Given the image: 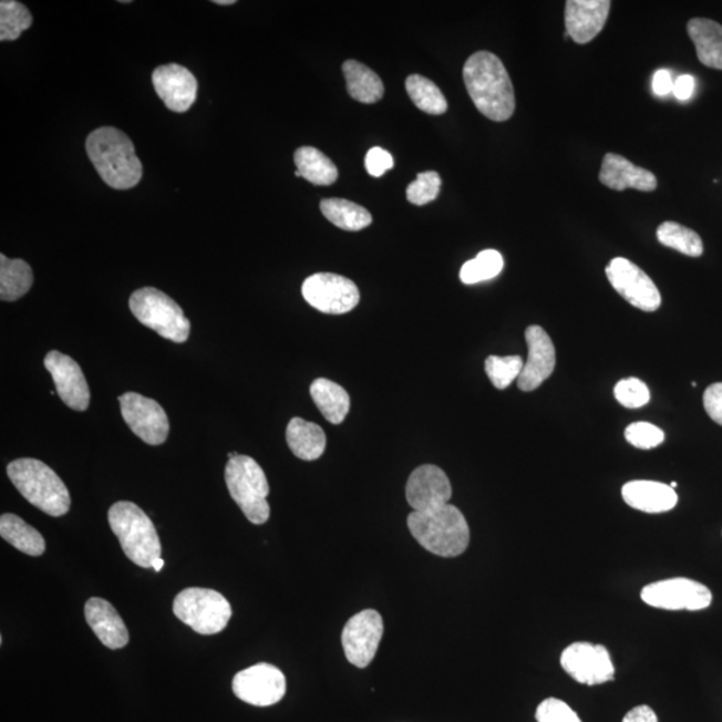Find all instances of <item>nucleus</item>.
I'll return each instance as SVG.
<instances>
[{"label": "nucleus", "instance_id": "5", "mask_svg": "<svg viewBox=\"0 0 722 722\" xmlns=\"http://www.w3.org/2000/svg\"><path fill=\"white\" fill-rule=\"evenodd\" d=\"M109 525L122 550L133 564L149 569L161 558L156 527L144 510L132 502H117L109 510Z\"/></svg>", "mask_w": 722, "mask_h": 722}, {"label": "nucleus", "instance_id": "25", "mask_svg": "<svg viewBox=\"0 0 722 722\" xmlns=\"http://www.w3.org/2000/svg\"><path fill=\"white\" fill-rule=\"evenodd\" d=\"M287 443L301 461H316L324 454L327 436L320 425L293 417L287 427Z\"/></svg>", "mask_w": 722, "mask_h": 722}, {"label": "nucleus", "instance_id": "42", "mask_svg": "<svg viewBox=\"0 0 722 722\" xmlns=\"http://www.w3.org/2000/svg\"><path fill=\"white\" fill-rule=\"evenodd\" d=\"M704 409L713 422L722 425V383L708 386L704 392Z\"/></svg>", "mask_w": 722, "mask_h": 722}, {"label": "nucleus", "instance_id": "46", "mask_svg": "<svg viewBox=\"0 0 722 722\" xmlns=\"http://www.w3.org/2000/svg\"><path fill=\"white\" fill-rule=\"evenodd\" d=\"M164 565H165V560L163 558H159L156 560V563L153 564V569L158 573L163 570Z\"/></svg>", "mask_w": 722, "mask_h": 722}, {"label": "nucleus", "instance_id": "17", "mask_svg": "<svg viewBox=\"0 0 722 722\" xmlns=\"http://www.w3.org/2000/svg\"><path fill=\"white\" fill-rule=\"evenodd\" d=\"M528 357L517 380L520 391L530 392L553 375L557 364L556 347L538 326L528 327L525 332Z\"/></svg>", "mask_w": 722, "mask_h": 722}, {"label": "nucleus", "instance_id": "2", "mask_svg": "<svg viewBox=\"0 0 722 722\" xmlns=\"http://www.w3.org/2000/svg\"><path fill=\"white\" fill-rule=\"evenodd\" d=\"M86 151L101 178L113 189L127 190L140 184L142 164L124 132L105 126L89 134Z\"/></svg>", "mask_w": 722, "mask_h": 722}, {"label": "nucleus", "instance_id": "47", "mask_svg": "<svg viewBox=\"0 0 722 722\" xmlns=\"http://www.w3.org/2000/svg\"><path fill=\"white\" fill-rule=\"evenodd\" d=\"M213 3L220 4V6H231L235 4L236 2L235 0H215V2Z\"/></svg>", "mask_w": 722, "mask_h": 722}, {"label": "nucleus", "instance_id": "23", "mask_svg": "<svg viewBox=\"0 0 722 722\" xmlns=\"http://www.w3.org/2000/svg\"><path fill=\"white\" fill-rule=\"evenodd\" d=\"M622 498L630 507L649 514L672 510L679 502L674 488L653 481H633L622 487Z\"/></svg>", "mask_w": 722, "mask_h": 722}, {"label": "nucleus", "instance_id": "6", "mask_svg": "<svg viewBox=\"0 0 722 722\" xmlns=\"http://www.w3.org/2000/svg\"><path fill=\"white\" fill-rule=\"evenodd\" d=\"M225 482L245 517L254 525L267 524L270 515L267 502L269 485L260 464L250 456L238 454L225 467Z\"/></svg>", "mask_w": 722, "mask_h": 722}, {"label": "nucleus", "instance_id": "41", "mask_svg": "<svg viewBox=\"0 0 722 722\" xmlns=\"http://www.w3.org/2000/svg\"><path fill=\"white\" fill-rule=\"evenodd\" d=\"M393 167L391 154L382 147H372L365 156V169L372 177H382Z\"/></svg>", "mask_w": 722, "mask_h": 722}, {"label": "nucleus", "instance_id": "20", "mask_svg": "<svg viewBox=\"0 0 722 722\" xmlns=\"http://www.w3.org/2000/svg\"><path fill=\"white\" fill-rule=\"evenodd\" d=\"M610 6L609 0H567L566 34L578 44L591 42L608 21Z\"/></svg>", "mask_w": 722, "mask_h": 722}, {"label": "nucleus", "instance_id": "28", "mask_svg": "<svg viewBox=\"0 0 722 722\" xmlns=\"http://www.w3.org/2000/svg\"><path fill=\"white\" fill-rule=\"evenodd\" d=\"M295 164L298 167L296 177H302L318 186H330L337 183L339 171L331 158L312 146H302L295 153Z\"/></svg>", "mask_w": 722, "mask_h": 722}, {"label": "nucleus", "instance_id": "21", "mask_svg": "<svg viewBox=\"0 0 722 722\" xmlns=\"http://www.w3.org/2000/svg\"><path fill=\"white\" fill-rule=\"evenodd\" d=\"M599 180L609 189L618 192L625 189L653 192L657 188V178L652 172L636 166L615 153L606 154L599 172Z\"/></svg>", "mask_w": 722, "mask_h": 722}, {"label": "nucleus", "instance_id": "15", "mask_svg": "<svg viewBox=\"0 0 722 722\" xmlns=\"http://www.w3.org/2000/svg\"><path fill=\"white\" fill-rule=\"evenodd\" d=\"M560 666L574 680L585 685H598L615 680L609 650L602 644L589 642L571 643L560 657Z\"/></svg>", "mask_w": 722, "mask_h": 722}, {"label": "nucleus", "instance_id": "34", "mask_svg": "<svg viewBox=\"0 0 722 722\" xmlns=\"http://www.w3.org/2000/svg\"><path fill=\"white\" fill-rule=\"evenodd\" d=\"M505 261L498 250L486 249L481 251L474 260H470L461 269V280L466 286L494 279L498 276Z\"/></svg>", "mask_w": 722, "mask_h": 722}, {"label": "nucleus", "instance_id": "31", "mask_svg": "<svg viewBox=\"0 0 722 722\" xmlns=\"http://www.w3.org/2000/svg\"><path fill=\"white\" fill-rule=\"evenodd\" d=\"M34 282V274L28 262L11 260L0 255V299L17 301L28 293Z\"/></svg>", "mask_w": 722, "mask_h": 722}, {"label": "nucleus", "instance_id": "4", "mask_svg": "<svg viewBox=\"0 0 722 722\" xmlns=\"http://www.w3.org/2000/svg\"><path fill=\"white\" fill-rule=\"evenodd\" d=\"M8 475L23 498L50 517H62L69 513V489L48 464L22 457L9 464Z\"/></svg>", "mask_w": 722, "mask_h": 722}, {"label": "nucleus", "instance_id": "10", "mask_svg": "<svg viewBox=\"0 0 722 722\" xmlns=\"http://www.w3.org/2000/svg\"><path fill=\"white\" fill-rule=\"evenodd\" d=\"M122 417L137 435L151 446H159L169 435V419L161 405L153 399L137 392H126L118 398Z\"/></svg>", "mask_w": 722, "mask_h": 722}, {"label": "nucleus", "instance_id": "27", "mask_svg": "<svg viewBox=\"0 0 722 722\" xmlns=\"http://www.w3.org/2000/svg\"><path fill=\"white\" fill-rule=\"evenodd\" d=\"M348 94L361 103H377L383 99L384 85L382 79L365 64L348 60L343 64Z\"/></svg>", "mask_w": 722, "mask_h": 722}, {"label": "nucleus", "instance_id": "30", "mask_svg": "<svg viewBox=\"0 0 722 722\" xmlns=\"http://www.w3.org/2000/svg\"><path fill=\"white\" fill-rule=\"evenodd\" d=\"M320 209L328 221L343 230L359 231L372 224L369 210L344 198H324Z\"/></svg>", "mask_w": 722, "mask_h": 722}, {"label": "nucleus", "instance_id": "35", "mask_svg": "<svg viewBox=\"0 0 722 722\" xmlns=\"http://www.w3.org/2000/svg\"><path fill=\"white\" fill-rule=\"evenodd\" d=\"M31 24L32 16L24 4L16 0L0 2V41H17Z\"/></svg>", "mask_w": 722, "mask_h": 722}, {"label": "nucleus", "instance_id": "1", "mask_svg": "<svg viewBox=\"0 0 722 722\" xmlns=\"http://www.w3.org/2000/svg\"><path fill=\"white\" fill-rule=\"evenodd\" d=\"M463 80L474 105L488 120L505 122L515 112L514 86L505 64L489 51H478L463 68Z\"/></svg>", "mask_w": 722, "mask_h": 722}, {"label": "nucleus", "instance_id": "39", "mask_svg": "<svg viewBox=\"0 0 722 722\" xmlns=\"http://www.w3.org/2000/svg\"><path fill=\"white\" fill-rule=\"evenodd\" d=\"M625 437L636 448L652 450L659 447L666 441V434L657 425L647 422H638L628 425L625 430Z\"/></svg>", "mask_w": 722, "mask_h": 722}, {"label": "nucleus", "instance_id": "24", "mask_svg": "<svg viewBox=\"0 0 722 722\" xmlns=\"http://www.w3.org/2000/svg\"><path fill=\"white\" fill-rule=\"evenodd\" d=\"M687 30L699 61L706 68L722 70V25L712 19L694 18Z\"/></svg>", "mask_w": 722, "mask_h": 722}, {"label": "nucleus", "instance_id": "13", "mask_svg": "<svg viewBox=\"0 0 722 722\" xmlns=\"http://www.w3.org/2000/svg\"><path fill=\"white\" fill-rule=\"evenodd\" d=\"M231 688L236 698L247 704L270 706L286 695L287 680L279 668L262 662L238 672Z\"/></svg>", "mask_w": 722, "mask_h": 722}, {"label": "nucleus", "instance_id": "38", "mask_svg": "<svg viewBox=\"0 0 722 722\" xmlns=\"http://www.w3.org/2000/svg\"><path fill=\"white\" fill-rule=\"evenodd\" d=\"M617 402L627 409H641L650 401V391L642 380L637 378L622 379L615 386Z\"/></svg>", "mask_w": 722, "mask_h": 722}, {"label": "nucleus", "instance_id": "40", "mask_svg": "<svg viewBox=\"0 0 722 722\" xmlns=\"http://www.w3.org/2000/svg\"><path fill=\"white\" fill-rule=\"evenodd\" d=\"M535 718L538 722H582L566 702L558 699L542 701Z\"/></svg>", "mask_w": 722, "mask_h": 722}, {"label": "nucleus", "instance_id": "19", "mask_svg": "<svg viewBox=\"0 0 722 722\" xmlns=\"http://www.w3.org/2000/svg\"><path fill=\"white\" fill-rule=\"evenodd\" d=\"M153 86L165 106L174 113L188 112L197 100L198 82L190 71L171 63L153 71Z\"/></svg>", "mask_w": 722, "mask_h": 722}, {"label": "nucleus", "instance_id": "36", "mask_svg": "<svg viewBox=\"0 0 722 722\" xmlns=\"http://www.w3.org/2000/svg\"><path fill=\"white\" fill-rule=\"evenodd\" d=\"M524 359L514 354V357H488L486 359L485 369L489 382L493 383L495 389L506 390L515 380L520 377L524 370Z\"/></svg>", "mask_w": 722, "mask_h": 722}, {"label": "nucleus", "instance_id": "11", "mask_svg": "<svg viewBox=\"0 0 722 722\" xmlns=\"http://www.w3.org/2000/svg\"><path fill=\"white\" fill-rule=\"evenodd\" d=\"M606 276L625 300L643 312H654L661 307V293L650 277L640 267L623 257L612 259L606 268Z\"/></svg>", "mask_w": 722, "mask_h": 722}, {"label": "nucleus", "instance_id": "26", "mask_svg": "<svg viewBox=\"0 0 722 722\" xmlns=\"http://www.w3.org/2000/svg\"><path fill=\"white\" fill-rule=\"evenodd\" d=\"M311 396L328 422L332 424H341L350 412L351 399L343 386L331 380L320 378L316 379L311 384Z\"/></svg>", "mask_w": 722, "mask_h": 722}, {"label": "nucleus", "instance_id": "18", "mask_svg": "<svg viewBox=\"0 0 722 722\" xmlns=\"http://www.w3.org/2000/svg\"><path fill=\"white\" fill-rule=\"evenodd\" d=\"M453 496V487L442 468L424 464L414 470L405 486V498L414 512L447 505Z\"/></svg>", "mask_w": 722, "mask_h": 722}, {"label": "nucleus", "instance_id": "12", "mask_svg": "<svg viewBox=\"0 0 722 722\" xmlns=\"http://www.w3.org/2000/svg\"><path fill=\"white\" fill-rule=\"evenodd\" d=\"M644 604L663 610L698 611L712 604V591L693 579L673 578L644 586L641 591Z\"/></svg>", "mask_w": 722, "mask_h": 722}, {"label": "nucleus", "instance_id": "29", "mask_svg": "<svg viewBox=\"0 0 722 722\" xmlns=\"http://www.w3.org/2000/svg\"><path fill=\"white\" fill-rule=\"evenodd\" d=\"M0 535L17 550L31 557H40L47 550L42 534L16 514H3L0 517Z\"/></svg>", "mask_w": 722, "mask_h": 722}, {"label": "nucleus", "instance_id": "45", "mask_svg": "<svg viewBox=\"0 0 722 722\" xmlns=\"http://www.w3.org/2000/svg\"><path fill=\"white\" fill-rule=\"evenodd\" d=\"M622 722H659L652 708L640 705L631 709Z\"/></svg>", "mask_w": 722, "mask_h": 722}, {"label": "nucleus", "instance_id": "16", "mask_svg": "<svg viewBox=\"0 0 722 722\" xmlns=\"http://www.w3.org/2000/svg\"><path fill=\"white\" fill-rule=\"evenodd\" d=\"M44 367L53 378L62 402L71 410L86 411L90 404V389L80 364L68 354L51 351L44 359Z\"/></svg>", "mask_w": 722, "mask_h": 722}, {"label": "nucleus", "instance_id": "7", "mask_svg": "<svg viewBox=\"0 0 722 722\" xmlns=\"http://www.w3.org/2000/svg\"><path fill=\"white\" fill-rule=\"evenodd\" d=\"M128 307L141 324L156 331L159 337L185 343L190 334V321L183 308L159 289L146 287L135 291L128 300Z\"/></svg>", "mask_w": 722, "mask_h": 722}, {"label": "nucleus", "instance_id": "14", "mask_svg": "<svg viewBox=\"0 0 722 722\" xmlns=\"http://www.w3.org/2000/svg\"><path fill=\"white\" fill-rule=\"evenodd\" d=\"M384 633L383 618L377 610H363L350 618L341 635L347 660L358 668L370 666Z\"/></svg>", "mask_w": 722, "mask_h": 722}, {"label": "nucleus", "instance_id": "37", "mask_svg": "<svg viewBox=\"0 0 722 722\" xmlns=\"http://www.w3.org/2000/svg\"><path fill=\"white\" fill-rule=\"evenodd\" d=\"M441 186L442 179L436 172L419 173L414 183H411L405 190V196L411 204L427 205L440 196Z\"/></svg>", "mask_w": 722, "mask_h": 722}, {"label": "nucleus", "instance_id": "22", "mask_svg": "<svg viewBox=\"0 0 722 722\" xmlns=\"http://www.w3.org/2000/svg\"><path fill=\"white\" fill-rule=\"evenodd\" d=\"M85 617L89 627L106 648L117 650L126 647L128 643L126 625L106 599L90 598L85 605Z\"/></svg>", "mask_w": 722, "mask_h": 722}, {"label": "nucleus", "instance_id": "32", "mask_svg": "<svg viewBox=\"0 0 722 722\" xmlns=\"http://www.w3.org/2000/svg\"><path fill=\"white\" fill-rule=\"evenodd\" d=\"M405 89L417 109L431 115H441L447 112L448 103L441 89L423 75H410L405 81Z\"/></svg>", "mask_w": 722, "mask_h": 722}, {"label": "nucleus", "instance_id": "44", "mask_svg": "<svg viewBox=\"0 0 722 722\" xmlns=\"http://www.w3.org/2000/svg\"><path fill=\"white\" fill-rule=\"evenodd\" d=\"M695 89V80L692 75H681L674 81L673 94L679 101H689L692 99Z\"/></svg>", "mask_w": 722, "mask_h": 722}, {"label": "nucleus", "instance_id": "33", "mask_svg": "<svg viewBox=\"0 0 722 722\" xmlns=\"http://www.w3.org/2000/svg\"><path fill=\"white\" fill-rule=\"evenodd\" d=\"M657 238L666 247L689 257H700L704 254V244L699 234L679 223H662L657 229Z\"/></svg>", "mask_w": 722, "mask_h": 722}, {"label": "nucleus", "instance_id": "48", "mask_svg": "<svg viewBox=\"0 0 722 722\" xmlns=\"http://www.w3.org/2000/svg\"><path fill=\"white\" fill-rule=\"evenodd\" d=\"M670 487L675 488V487H677V483H675V482L670 483Z\"/></svg>", "mask_w": 722, "mask_h": 722}, {"label": "nucleus", "instance_id": "3", "mask_svg": "<svg viewBox=\"0 0 722 722\" xmlns=\"http://www.w3.org/2000/svg\"><path fill=\"white\" fill-rule=\"evenodd\" d=\"M408 525L419 545L437 557L455 558L467 550V520L460 508L450 503L425 512H412Z\"/></svg>", "mask_w": 722, "mask_h": 722}, {"label": "nucleus", "instance_id": "43", "mask_svg": "<svg viewBox=\"0 0 722 722\" xmlns=\"http://www.w3.org/2000/svg\"><path fill=\"white\" fill-rule=\"evenodd\" d=\"M674 81L668 70H657L653 75L652 87L656 95H668L673 92Z\"/></svg>", "mask_w": 722, "mask_h": 722}, {"label": "nucleus", "instance_id": "8", "mask_svg": "<svg viewBox=\"0 0 722 722\" xmlns=\"http://www.w3.org/2000/svg\"><path fill=\"white\" fill-rule=\"evenodd\" d=\"M174 616L198 635L221 633L231 618V606L220 592L189 588L179 592L173 604Z\"/></svg>", "mask_w": 722, "mask_h": 722}, {"label": "nucleus", "instance_id": "9", "mask_svg": "<svg viewBox=\"0 0 722 722\" xmlns=\"http://www.w3.org/2000/svg\"><path fill=\"white\" fill-rule=\"evenodd\" d=\"M309 306L328 314H343L357 308L360 292L352 280L334 274H314L302 283Z\"/></svg>", "mask_w": 722, "mask_h": 722}]
</instances>
